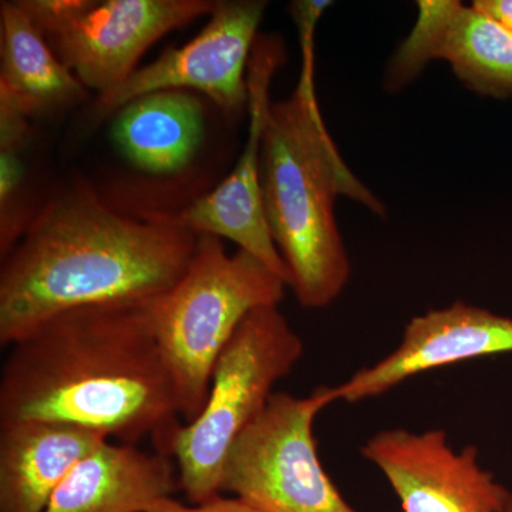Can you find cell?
Wrapping results in <instances>:
<instances>
[{
  "label": "cell",
  "instance_id": "cell-9",
  "mask_svg": "<svg viewBox=\"0 0 512 512\" xmlns=\"http://www.w3.org/2000/svg\"><path fill=\"white\" fill-rule=\"evenodd\" d=\"M284 60V46L275 37L256 40L248 67V137L232 173L214 191L165 220L192 234L214 235L235 242L281 276L288 284L284 259L266 221L261 185V148L272 79Z\"/></svg>",
  "mask_w": 512,
  "mask_h": 512
},
{
  "label": "cell",
  "instance_id": "cell-19",
  "mask_svg": "<svg viewBox=\"0 0 512 512\" xmlns=\"http://www.w3.org/2000/svg\"><path fill=\"white\" fill-rule=\"evenodd\" d=\"M471 5L512 33V0H476Z\"/></svg>",
  "mask_w": 512,
  "mask_h": 512
},
{
  "label": "cell",
  "instance_id": "cell-18",
  "mask_svg": "<svg viewBox=\"0 0 512 512\" xmlns=\"http://www.w3.org/2000/svg\"><path fill=\"white\" fill-rule=\"evenodd\" d=\"M148 512H261L252 507L247 501L238 497H222V494L205 503L195 505H184L173 497L163 498L153 505Z\"/></svg>",
  "mask_w": 512,
  "mask_h": 512
},
{
  "label": "cell",
  "instance_id": "cell-15",
  "mask_svg": "<svg viewBox=\"0 0 512 512\" xmlns=\"http://www.w3.org/2000/svg\"><path fill=\"white\" fill-rule=\"evenodd\" d=\"M0 59V106L28 120L53 116L87 97L20 0L0 3Z\"/></svg>",
  "mask_w": 512,
  "mask_h": 512
},
{
  "label": "cell",
  "instance_id": "cell-10",
  "mask_svg": "<svg viewBox=\"0 0 512 512\" xmlns=\"http://www.w3.org/2000/svg\"><path fill=\"white\" fill-rule=\"evenodd\" d=\"M362 456L382 471L403 512H504L511 497L480 466L478 448L454 450L444 430H382Z\"/></svg>",
  "mask_w": 512,
  "mask_h": 512
},
{
  "label": "cell",
  "instance_id": "cell-14",
  "mask_svg": "<svg viewBox=\"0 0 512 512\" xmlns=\"http://www.w3.org/2000/svg\"><path fill=\"white\" fill-rule=\"evenodd\" d=\"M107 440L57 421L0 424V512L45 511L70 471Z\"/></svg>",
  "mask_w": 512,
  "mask_h": 512
},
{
  "label": "cell",
  "instance_id": "cell-17",
  "mask_svg": "<svg viewBox=\"0 0 512 512\" xmlns=\"http://www.w3.org/2000/svg\"><path fill=\"white\" fill-rule=\"evenodd\" d=\"M29 140L0 144V255L2 259L23 237L35 212L26 200V168L23 153Z\"/></svg>",
  "mask_w": 512,
  "mask_h": 512
},
{
  "label": "cell",
  "instance_id": "cell-7",
  "mask_svg": "<svg viewBox=\"0 0 512 512\" xmlns=\"http://www.w3.org/2000/svg\"><path fill=\"white\" fill-rule=\"evenodd\" d=\"M56 56L87 90L109 92L173 30L210 16L217 0H20Z\"/></svg>",
  "mask_w": 512,
  "mask_h": 512
},
{
  "label": "cell",
  "instance_id": "cell-12",
  "mask_svg": "<svg viewBox=\"0 0 512 512\" xmlns=\"http://www.w3.org/2000/svg\"><path fill=\"white\" fill-rule=\"evenodd\" d=\"M501 353H512V319L457 302L414 316L389 356L332 387V397L335 402H362L437 367Z\"/></svg>",
  "mask_w": 512,
  "mask_h": 512
},
{
  "label": "cell",
  "instance_id": "cell-16",
  "mask_svg": "<svg viewBox=\"0 0 512 512\" xmlns=\"http://www.w3.org/2000/svg\"><path fill=\"white\" fill-rule=\"evenodd\" d=\"M204 136L197 93L168 89L143 94L116 113L113 138L141 171L171 174L190 163Z\"/></svg>",
  "mask_w": 512,
  "mask_h": 512
},
{
  "label": "cell",
  "instance_id": "cell-3",
  "mask_svg": "<svg viewBox=\"0 0 512 512\" xmlns=\"http://www.w3.org/2000/svg\"><path fill=\"white\" fill-rule=\"evenodd\" d=\"M302 70L291 96L269 106L262 136L261 185L266 221L288 271V286L309 309L329 306L348 285L352 266L335 217L339 195L384 217L386 207L340 156L320 111L313 33L320 15L293 16Z\"/></svg>",
  "mask_w": 512,
  "mask_h": 512
},
{
  "label": "cell",
  "instance_id": "cell-8",
  "mask_svg": "<svg viewBox=\"0 0 512 512\" xmlns=\"http://www.w3.org/2000/svg\"><path fill=\"white\" fill-rule=\"evenodd\" d=\"M266 8L264 0H218L191 42L167 50L126 82L99 94L94 116L116 114L143 94L168 89L204 94L231 116L248 110L249 60Z\"/></svg>",
  "mask_w": 512,
  "mask_h": 512
},
{
  "label": "cell",
  "instance_id": "cell-2",
  "mask_svg": "<svg viewBox=\"0 0 512 512\" xmlns=\"http://www.w3.org/2000/svg\"><path fill=\"white\" fill-rule=\"evenodd\" d=\"M197 241L163 215L136 220L87 185L67 188L40 207L2 259L0 345L10 348L74 309L158 301L187 272Z\"/></svg>",
  "mask_w": 512,
  "mask_h": 512
},
{
  "label": "cell",
  "instance_id": "cell-6",
  "mask_svg": "<svg viewBox=\"0 0 512 512\" xmlns=\"http://www.w3.org/2000/svg\"><path fill=\"white\" fill-rule=\"evenodd\" d=\"M332 403L326 386L306 397L272 394L229 451L221 493L261 512H359L330 480L313 436L316 416Z\"/></svg>",
  "mask_w": 512,
  "mask_h": 512
},
{
  "label": "cell",
  "instance_id": "cell-13",
  "mask_svg": "<svg viewBox=\"0 0 512 512\" xmlns=\"http://www.w3.org/2000/svg\"><path fill=\"white\" fill-rule=\"evenodd\" d=\"M177 488L173 457L107 440L70 471L43 512H148Z\"/></svg>",
  "mask_w": 512,
  "mask_h": 512
},
{
  "label": "cell",
  "instance_id": "cell-11",
  "mask_svg": "<svg viewBox=\"0 0 512 512\" xmlns=\"http://www.w3.org/2000/svg\"><path fill=\"white\" fill-rule=\"evenodd\" d=\"M450 63L468 89L483 96H512V33L458 0H420L412 32L387 66L386 89L397 92L431 60Z\"/></svg>",
  "mask_w": 512,
  "mask_h": 512
},
{
  "label": "cell",
  "instance_id": "cell-1",
  "mask_svg": "<svg viewBox=\"0 0 512 512\" xmlns=\"http://www.w3.org/2000/svg\"><path fill=\"white\" fill-rule=\"evenodd\" d=\"M45 420L117 443L150 437L164 453L183 424L150 305L60 313L10 346L0 376V424Z\"/></svg>",
  "mask_w": 512,
  "mask_h": 512
},
{
  "label": "cell",
  "instance_id": "cell-4",
  "mask_svg": "<svg viewBox=\"0 0 512 512\" xmlns=\"http://www.w3.org/2000/svg\"><path fill=\"white\" fill-rule=\"evenodd\" d=\"M286 286L255 256L242 249L228 254L221 238L198 235L181 281L151 303L154 332L185 423L201 413L214 367L241 323L256 309L279 306Z\"/></svg>",
  "mask_w": 512,
  "mask_h": 512
},
{
  "label": "cell",
  "instance_id": "cell-20",
  "mask_svg": "<svg viewBox=\"0 0 512 512\" xmlns=\"http://www.w3.org/2000/svg\"><path fill=\"white\" fill-rule=\"evenodd\" d=\"M504 512H512V493H511L510 500H508L507 505H505Z\"/></svg>",
  "mask_w": 512,
  "mask_h": 512
},
{
  "label": "cell",
  "instance_id": "cell-5",
  "mask_svg": "<svg viewBox=\"0 0 512 512\" xmlns=\"http://www.w3.org/2000/svg\"><path fill=\"white\" fill-rule=\"evenodd\" d=\"M302 355L301 336L279 306L256 309L241 323L214 367L201 413L178 426L165 444L164 454L173 457L190 503L222 494L229 451Z\"/></svg>",
  "mask_w": 512,
  "mask_h": 512
}]
</instances>
